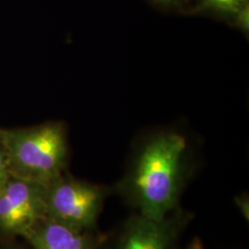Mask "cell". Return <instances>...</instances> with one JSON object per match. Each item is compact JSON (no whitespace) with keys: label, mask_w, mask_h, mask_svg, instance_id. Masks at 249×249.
Returning a JSON list of instances; mask_svg holds the SVG:
<instances>
[{"label":"cell","mask_w":249,"mask_h":249,"mask_svg":"<svg viewBox=\"0 0 249 249\" xmlns=\"http://www.w3.org/2000/svg\"><path fill=\"white\" fill-rule=\"evenodd\" d=\"M193 174V154L187 136L160 131L137 145L113 192L135 213L161 219L181 207V197Z\"/></svg>","instance_id":"1"},{"label":"cell","mask_w":249,"mask_h":249,"mask_svg":"<svg viewBox=\"0 0 249 249\" xmlns=\"http://www.w3.org/2000/svg\"><path fill=\"white\" fill-rule=\"evenodd\" d=\"M0 143L11 178L48 186L62 176L68 143L61 124L48 123L27 129L0 130Z\"/></svg>","instance_id":"2"},{"label":"cell","mask_w":249,"mask_h":249,"mask_svg":"<svg viewBox=\"0 0 249 249\" xmlns=\"http://www.w3.org/2000/svg\"><path fill=\"white\" fill-rule=\"evenodd\" d=\"M113 187L60 176L47 186V218L79 230L98 229L99 217Z\"/></svg>","instance_id":"3"},{"label":"cell","mask_w":249,"mask_h":249,"mask_svg":"<svg viewBox=\"0 0 249 249\" xmlns=\"http://www.w3.org/2000/svg\"><path fill=\"white\" fill-rule=\"evenodd\" d=\"M194 213L179 207L161 219L135 213L111 232L105 249H180Z\"/></svg>","instance_id":"4"},{"label":"cell","mask_w":249,"mask_h":249,"mask_svg":"<svg viewBox=\"0 0 249 249\" xmlns=\"http://www.w3.org/2000/svg\"><path fill=\"white\" fill-rule=\"evenodd\" d=\"M47 186L11 178L0 191V231L26 236L45 218Z\"/></svg>","instance_id":"5"},{"label":"cell","mask_w":249,"mask_h":249,"mask_svg":"<svg viewBox=\"0 0 249 249\" xmlns=\"http://www.w3.org/2000/svg\"><path fill=\"white\" fill-rule=\"evenodd\" d=\"M108 232L79 230L45 218L25 236L34 249H105Z\"/></svg>","instance_id":"6"},{"label":"cell","mask_w":249,"mask_h":249,"mask_svg":"<svg viewBox=\"0 0 249 249\" xmlns=\"http://www.w3.org/2000/svg\"><path fill=\"white\" fill-rule=\"evenodd\" d=\"M247 4L248 0H199L197 8L233 18Z\"/></svg>","instance_id":"7"},{"label":"cell","mask_w":249,"mask_h":249,"mask_svg":"<svg viewBox=\"0 0 249 249\" xmlns=\"http://www.w3.org/2000/svg\"><path fill=\"white\" fill-rule=\"evenodd\" d=\"M236 26L242 30L244 33L248 34L249 30V4L237 12V14L233 17Z\"/></svg>","instance_id":"8"},{"label":"cell","mask_w":249,"mask_h":249,"mask_svg":"<svg viewBox=\"0 0 249 249\" xmlns=\"http://www.w3.org/2000/svg\"><path fill=\"white\" fill-rule=\"evenodd\" d=\"M11 178L8 160L3 150H0V191Z\"/></svg>","instance_id":"9"},{"label":"cell","mask_w":249,"mask_h":249,"mask_svg":"<svg viewBox=\"0 0 249 249\" xmlns=\"http://www.w3.org/2000/svg\"><path fill=\"white\" fill-rule=\"evenodd\" d=\"M152 1L161 7L174 8V7H179L180 5H182L185 0H152Z\"/></svg>","instance_id":"10"},{"label":"cell","mask_w":249,"mask_h":249,"mask_svg":"<svg viewBox=\"0 0 249 249\" xmlns=\"http://www.w3.org/2000/svg\"><path fill=\"white\" fill-rule=\"evenodd\" d=\"M236 200H237L236 204L240 208L241 212L244 213L245 218H247L246 213L249 217V198H248V196H239L236 198Z\"/></svg>","instance_id":"11"},{"label":"cell","mask_w":249,"mask_h":249,"mask_svg":"<svg viewBox=\"0 0 249 249\" xmlns=\"http://www.w3.org/2000/svg\"><path fill=\"white\" fill-rule=\"evenodd\" d=\"M184 249H205L202 241L199 238H193Z\"/></svg>","instance_id":"12"}]
</instances>
